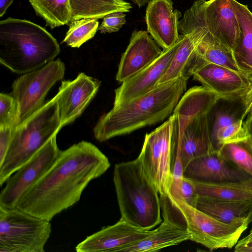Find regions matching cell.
<instances>
[{
  "mask_svg": "<svg viewBox=\"0 0 252 252\" xmlns=\"http://www.w3.org/2000/svg\"><path fill=\"white\" fill-rule=\"evenodd\" d=\"M107 157L81 141L61 151L51 167L19 199L16 208L48 221L78 202L88 184L109 169Z\"/></svg>",
  "mask_w": 252,
  "mask_h": 252,
  "instance_id": "6da1fadb",
  "label": "cell"
},
{
  "mask_svg": "<svg viewBox=\"0 0 252 252\" xmlns=\"http://www.w3.org/2000/svg\"><path fill=\"white\" fill-rule=\"evenodd\" d=\"M188 79L182 76L157 85L148 92L113 105L94 128L99 142L129 134L161 122L170 116L187 90Z\"/></svg>",
  "mask_w": 252,
  "mask_h": 252,
  "instance_id": "7a4b0ae2",
  "label": "cell"
},
{
  "mask_svg": "<svg viewBox=\"0 0 252 252\" xmlns=\"http://www.w3.org/2000/svg\"><path fill=\"white\" fill-rule=\"evenodd\" d=\"M60 52L57 40L40 26L11 17L0 21V62L11 71L25 74L36 70Z\"/></svg>",
  "mask_w": 252,
  "mask_h": 252,
  "instance_id": "3957f363",
  "label": "cell"
},
{
  "mask_svg": "<svg viewBox=\"0 0 252 252\" xmlns=\"http://www.w3.org/2000/svg\"><path fill=\"white\" fill-rule=\"evenodd\" d=\"M113 179L120 219L146 230L162 222L158 191L137 158L116 164Z\"/></svg>",
  "mask_w": 252,
  "mask_h": 252,
  "instance_id": "277c9868",
  "label": "cell"
},
{
  "mask_svg": "<svg viewBox=\"0 0 252 252\" xmlns=\"http://www.w3.org/2000/svg\"><path fill=\"white\" fill-rule=\"evenodd\" d=\"M62 128L55 96L14 128L8 150L0 163V186Z\"/></svg>",
  "mask_w": 252,
  "mask_h": 252,
  "instance_id": "5b68a950",
  "label": "cell"
},
{
  "mask_svg": "<svg viewBox=\"0 0 252 252\" xmlns=\"http://www.w3.org/2000/svg\"><path fill=\"white\" fill-rule=\"evenodd\" d=\"M167 213L172 222L190 233L191 241L210 251L233 247L249 224L223 223L184 201L171 196L169 197Z\"/></svg>",
  "mask_w": 252,
  "mask_h": 252,
  "instance_id": "8992f818",
  "label": "cell"
},
{
  "mask_svg": "<svg viewBox=\"0 0 252 252\" xmlns=\"http://www.w3.org/2000/svg\"><path fill=\"white\" fill-rule=\"evenodd\" d=\"M208 32L222 44L232 50L240 29L229 0H197L187 10L179 23L182 35L199 28Z\"/></svg>",
  "mask_w": 252,
  "mask_h": 252,
  "instance_id": "52a82bcc",
  "label": "cell"
},
{
  "mask_svg": "<svg viewBox=\"0 0 252 252\" xmlns=\"http://www.w3.org/2000/svg\"><path fill=\"white\" fill-rule=\"evenodd\" d=\"M51 232L50 221L0 206V252H44Z\"/></svg>",
  "mask_w": 252,
  "mask_h": 252,
  "instance_id": "ba28073f",
  "label": "cell"
},
{
  "mask_svg": "<svg viewBox=\"0 0 252 252\" xmlns=\"http://www.w3.org/2000/svg\"><path fill=\"white\" fill-rule=\"evenodd\" d=\"M65 70L64 63L58 59L24 74L13 82L11 95L17 104L16 126L43 106L46 94L53 85L63 78Z\"/></svg>",
  "mask_w": 252,
  "mask_h": 252,
  "instance_id": "9c48e42d",
  "label": "cell"
},
{
  "mask_svg": "<svg viewBox=\"0 0 252 252\" xmlns=\"http://www.w3.org/2000/svg\"><path fill=\"white\" fill-rule=\"evenodd\" d=\"M173 121L171 115L162 125L146 134L137 157L159 195L168 193L172 180Z\"/></svg>",
  "mask_w": 252,
  "mask_h": 252,
  "instance_id": "30bf717a",
  "label": "cell"
},
{
  "mask_svg": "<svg viewBox=\"0 0 252 252\" xmlns=\"http://www.w3.org/2000/svg\"><path fill=\"white\" fill-rule=\"evenodd\" d=\"M61 151L55 135L8 178L0 191V206L16 208L21 196L51 167Z\"/></svg>",
  "mask_w": 252,
  "mask_h": 252,
  "instance_id": "8fae6325",
  "label": "cell"
},
{
  "mask_svg": "<svg viewBox=\"0 0 252 252\" xmlns=\"http://www.w3.org/2000/svg\"><path fill=\"white\" fill-rule=\"evenodd\" d=\"M100 86L98 80L83 72L74 80L62 82L55 96L62 127L71 123L82 114Z\"/></svg>",
  "mask_w": 252,
  "mask_h": 252,
  "instance_id": "7c38bea8",
  "label": "cell"
},
{
  "mask_svg": "<svg viewBox=\"0 0 252 252\" xmlns=\"http://www.w3.org/2000/svg\"><path fill=\"white\" fill-rule=\"evenodd\" d=\"M185 35L141 71L122 83L115 90L114 105L145 94L155 87L168 69L172 60L183 43Z\"/></svg>",
  "mask_w": 252,
  "mask_h": 252,
  "instance_id": "4fadbf2b",
  "label": "cell"
},
{
  "mask_svg": "<svg viewBox=\"0 0 252 252\" xmlns=\"http://www.w3.org/2000/svg\"><path fill=\"white\" fill-rule=\"evenodd\" d=\"M153 230L137 228L120 219L88 236L75 247L77 252H122L150 234Z\"/></svg>",
  "mask_w": 252,
  "mask_h": 252,
  "instance_id": "5bb4252c",
  "label": "cell"
},
{
  "mask_svg": "<svg viewBox=\"0 0 252 252\" xmlns=\"http://www.w3.org/2000/svg\"><path fill=\"white\" fill-rule=\"evenodd\" d=\"M183 177L204 183L242 182L252 178L214 150L190 161Z\"/></svg>",
  "mask_w": 252,
  "mask_h": 252,
  "instance_id": "9a60e30c",
  "label": "cell"
},
{
  "mask_svg": "<svg viewBox=\"0 0 252 252\" xmlns=\"http://www.w3.org/2000/svg\"><path fill=\"white\" fill-rule=\"evenodd\" d=\"M173 4L172 0H150L146 10L147 32L162 50L171 47L180 37L182 14L173 10Z\"/></svg>",
  "mask_w": 252,
  "mask_h": 252,
  "instance_id": "2e32d148",
  "label": "cell"
},
{
  "mask_svg": "<svg viewBox=\"0 0 252 252\" xmlns=\"http://www.w3.org/2000/svg\"><path fill=\"white\" fill-rule=\"evenodd\" d=\"M163 50L144 31H134L123 54L116 79L119 83L137 74L157 59Z\"/></svg>",
  "mask_w": 252,
  "mask_h": 252,
  "instance_id": "e0dca14e",
  "label": "cell"
},
{
  "mask_svg": "<svg viewBox=\"0 0 252 252\" xmlns=\"http://www.w3.org/2000/svg\"><path fill=\"white\" fill-rule=\"evenodd\" d=\"M193 79L220 97L240 95L249 86L248 74L212 63H204L192 73Z\"/></svg>",
  "mask_w": 252,
  "mask_h": 252,
  "instance_id": "ac0fdd59",
  "label": "cell"
},
{
  "mask_svg": "<svg viewBox=\"0 0 252 252\" xmlns=\"http://www.w3.org/2000/svg\"><path fill=\"white\" fill-rule=\"evenodd\" d=\"M207 32L206 28H199L185 35L168 69L157 85L182 76L188 79L196 68L204 63L196 55V49Z\"/></svg>",
  "mask_w": 252,
  "mask_h": 252,
  "instance_id": "d6986e66",
  "label": "cell"
},
{
  "mask_svg": "<svg viewBox=\"0 0 252 252\" xmlns=\"http://www.w3.org/2000/svg\"><path fill=\"white\" fill-rule=\"evenodd\" d=\"M195 207L228 224H249L252 221V201H229L198 195Z\"/></svg>",
  "mask_w": 252,
  "mask_h": 252,
  "instance_id": "ffe728a7",
  "label": "cell"
},
{
  "mask_svg": "<svg viewBox=\"0 0 252 252\" xmlns=\"http://www.w3.org/2000/svg\"><path fill=\"white\" fill-rule=\"evenodd\" d=\"M159 226L140 241L125 248L122 252H155L163 248L190 240L191 235L186 229L176 225L165 217Z\"/></svg>",
  "mask_w": 252,
  "mask_h": 252,
  "instance_id": "44dd1931",
  "label": "cell"
},
{
  "mask_svg": "<svg viewBox=\"0 0 252 252\" xmlns=\"http://www.w3.org/2000/svg\"><path fill=\"white\" fill-rule=\"evenodd\" d=\"M239 23L240 33L232 49L236 63L241 71L252 73V12L248 5L229 0Z\"/></svg>",
  "mask_w": 252,
  "mask_h": 252,
  "instance_id": "7402d4cb",
  "label": "cell"
},
{
  "mask_svg": "<svg viewBox=\"0 0 252 252\" xmlns=\"http://www.w3.org/2000/svg\"><path fill=\"white\" fill-rule=\"evenodd\" d=\"M244 106L240 96L220 97L207 113L212 143L218 131L244 119Z\"/></svg>",
  "mask_w": 252,
  "mask_h": 252,
  "instance_id": "603a6c76",
  "label": "cell"
},
{
  "mask_svg": "<svg viewBox=\"0 0 252 252\" xmlns=\"http://www.w3.org/2000/svg\"><path fill=\"white\" fill-rule=\"evenodd\" d=\"M71 22L81 19H101L117 11L128 12L132 8L125 0H69Z\"/></svg>",
  "mask_w": 252,
  "mask_h": 252,
  "instance_id": "cb8c5ba5",
  "label": "cell"
},
{
  "mask_svg": "<svg viewBox=\"0 0 252 252\" xmlns=\"http://www.w3.org/2000/svg\"><path fill=\"white\" fill-rule=\"evenodd\" d=\"M191 181L195 186L198 195L229 201H252V190L242 182L204 183Z\"/></svg>",
  "mask_w": 252,
  "mask_h": 252,
  "instance_id": "d4e9b609",
  "label": "cell"
},
{
  "mask_svg": "<svg viewBox=\"0 0 252 252\" xmlns=\"http://www.w3.org/2000/svg\"><path fill=\"white\" fill-rule=\"evenodd\" d=\"M196 53L205 63L220 65L242 72L236 63L232 50L216 40L208 33L197 45Z\"/></svg>",
  "mask_w": 252,
  "mask_h": 252,
  "instance_id": "484cf974",
  "label": "cell"
},
{
  "mask_svg": "<svg viewBox=\"0 0 252 252\" xmlns=\"http://www.w3.org/2000/svg\"><path fill=\"white\" fill-rule=\"evenodd\" d=\"M36 13L51 28L71 22L69 0H29Z\"/></svg>",
  "mask_w": 252,
  "mask_h": 252,
  "instance_id": "4316f807",
  "label": "cell"
},
{
  "mask_svg": "<svg viewBox=\"0 0 252 252\" xmlns=\"http://www.w3.org/2000/svg\"><path fill=\"white\" fill-rule=\"evenodd\" d=\"M218 150L225 159L252 177V142L249 138L224 144Z\"/></svg>",
  "mask_w": 252,
  "mask_h": 252,
  "instance_id": "83f0119b",
  "label": "cell"
},
{
  "mask_svg": "<svg viewBox=\"0 0 252 252\" xmlns=\"http://www.w3.org/2000/svg\"><path fill=\"white\" fill-rule=\"evenodd\" d=\"M98 27L99 22L96 19L73 21L63 41L71 47L79 48L94 36Z\"/></svg>",
  "mask_w": 252,
  "mask_h": 252,
  "instance_id": "f1b7e54d",
  "label": "cell"
},
{
  "mask_svg": "<svg viewBox=\"0 0 252 252\" xmlns=\"http://www.w3.org/2000/svg\"><path fill=\"white\" fill-rule=\"evenodd\" d=\"M248 138L244 121L240 120L220 129L212 145L215 150H218L224 144L243 141Z\"/></svg>",
  "mask_w": 252,
  "mask_h": 252,
  "instance_id": "f546056e",
  "label": "cell"
},
{
  "mask_svg": "<svg viewBox=\"0 0 252 252\" xmlns=\"http://www.w3.org/2000/svg\"><path fill=\"white\" fill-rule=\"evenodd\" d=\"M18 118L16 100L10 94H0V128L15 127Z\"/></svg>",
  "mask_w": 252,
  "mask_h": 252,
  "instance_id": "4dcf8cb0",
  "label": "cell"
},
{
  "mask_svg": "<svg viewBox=\"0 0 252 252\" xmlns=\"http://www.w3.org/2000/svg\"><path fill=\"white\" fill-rule=\"evenodd\" d=\"M126 16L121 11L109 13L103 18L98 30L102 33L117 32L126 24Z\"/></svg>",
  "mask_w": 252,
  "mask_h": 252,
  "instance_id": "1f68e13d",
  "label": "cell"
},
{
  "mask_svg": "<svg viewBox=\"0 0 252 252\" xmlns=\"http://www.w3.org/2000/svg\"><path fill=\"white\" fill-rule=\"evenodd\" d=\"M197 197L198 194L193 183L190 180L183 177L178 196L176 199H181L195 207Z\"/></svg>",
  "mask_w": 252,
  "mask_h": 252,
  "instance_id": "d6a6232c",
  "label": "cell"
},
{
  "mask_svg": "<svg viewBox=\"0 0 252 252\" xmlns=\"http://www.w3.org/2000/svg\"><path fill=\"white\" fill-rule=\"evenodd\" d=\"M247 74L250 81L249 86L240 95L244 106V122L252 120V73Z\"/></svg>",
  "mask_w": 252,
  "mask_h": 252,
  "instance_id": "836d02e7",
  "label": "cell"
},
{
  "mask_svg": "<svg viewBox=\"0 0 252 252\" xmlns=\"http://www.w3.org/2000/svg\"><path fill=\"white\" fill-rule=\"evenodd\" d=\"M14 128H0V163L3 161L6 155Z\"/></svg>",
  "mask_w": 252,
  "mask_h": 252,
  "instance_id": "e575fe53",
  "label": "cell"
},
{
  "mask_svg": "<svg viewBox=\"0 0 252 252\" xmlns=\"http://www.w3.org/2000/svg\"><path fill=\"white\" fill-rule=\"evenodd\" d=\"M234 251L236 252H252V240L239 241L235 246Z\"/></svg>",
  "mask_w": 252,
  "mask_h": 252,
  "instance_id": "d590c367",
  "label": "cell"
},
{
  "mask_svg": "<svg viewBox=\"0 0 252 252\" xmlns=\"http://www.w3.org/2000/svg\"><path fill=\"white\" fill-rule=\"evenodd\" d=\"M14 0H0V17H2Z\"/></svg>",
  "mask_w": 252,
  "mask_h": 252,
  "instance_id": "8d00e7d4",
  "label": "cell"
},
{
  "mask_svg": "<svg viewBox=\"0 0 252 252\" xmlns=\"http://www.w3.org/2000/svg\"><path fill=\"white\" fill-rule=\"evenodd\" d=\"M244 123L248 132L249 138L252 142V120L244 122Z\"/></svg>",
  "mask_w": 252,
  "mask_h": 252,
  "instance_id": "74e56055",
  "label": "cell"
},
{
  "mask_svg": "<svg viewBox=\"0 0 252 252\" xmlns=\"http://www.w3.org/2000/svg\"><path fill=\"white\" fill-rule=\"evenodd\" d=\"M150 0H132L139 7H141L146 5Z\"/></svg>",
  "mask_w": 252,
  "mask_h": 252,
  "instance_id": "f35d334b",
  "label": "cell"
},
{
  "mask_svg": "<svg viewBox=\"0 0 252 252\" xmlns=\"http://www.w3.org/2000/svg\"><path fill=\"white\" fill-rule=\"evenodd\" d=\"M242 182L248 188L252 190V178Z\"/></svg>",
  "mask_w": 252,
  "mask_h": 252,
  "instance_id": "ab89813d",
  "label": "cell"
},
{
  "mask_svg": "<svg viewBox=\"0 0 252 252\" xmlns=\"http://www.w3.org/2000/svg\"><path fill=\"white\" fill-rule=\"evenodd\" d=\"M243 241L252 240V229L251 230L249 234L246 237L242 239Z\"/></svg>",
  "mask_w": 252,
  "mask_h": 252,
  "instance_id": "60d3db41",
  "label": "cell"
}]
</instances>
